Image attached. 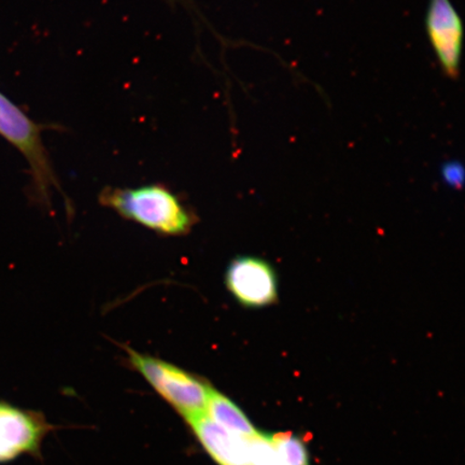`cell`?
I'll return each instance as SVG.
<instances>
[{
    "label": "cell",
    "mask_w": 465,
    "mask_h": 465,
    "mask_svg": "<svg viewBox=\"0 0 465 465\" xmlns=\"http://www.w3.org/2000/svg\"><path fill=\"white\" fill-rule=\"evenodd\" d=\"M100 202L120 216L162 235L188 234L196 223L190 209L163 184L106 188L102 191Z\"/></svg>",
    "instance_id": "obj_1"
},
{
    "label": "cell",
    "mask_w": 465,
    "mask_h": 465,
    "mask_svg": "<svg viewBox=\"0 0 465 465\" xmlns=\"http://www.w3.org/2000/svg\"><path fill=\"white\" fill-rule=\"evenodd\" d=\"M127 358L149 385L173 407L185 421L205 415L213 386L199 376L159 358L125 347Z\"/></svg>",
    "instance_id": "obj_2"
},
{
    "label": "cell",
    "mask_w": 465,
    "mask_h": 465,
    "mask_svg": "<svg viewBox=\"0 0 465 465\" xmlns=\"http://www.w3.org/2000/svg\"><path fill=\"white\" fill-rule=\"evenodd\" d=\"M42 133V125L29 118L0 92V136L25 156L31 170L37 199L43 203H49L52 190H61Z\"/></svg>",
    "instance_id": "obj_3"
},
{
    "label": "cell",
    "mask_w": 465,
    "mask_h": 465,
    "mask_svg": "<svg viewBox=\"0 0 465 465\" xmlns=\"http://www.w3.org/2000/svg\"><path fill=\"white\" fill-rule=\"evenodd\" d=\"M226 288L238 303L250 308L275 303L278 295L275 271L266 261L241 257L225 272Z\"/></svg>",
    "instance_id": "obj_4"
},
{
    "label": "cell",
    "mask_w": 465,
    "mask_h": 465,
    "mask_svg": "<svg viewBox=\"0 0 465 465\" xmlns=\"http://www.w3.org/2000/svg\"><path fill=\"white\" fill-rule=\"evenodd\" d=\"M427 32L441 69L450 79L460 71L463 25L450 0H430Z\"/></svg>",
    "instance_id": "obj_5"
},
{
    "label": "cell",
    "mask_w": 465,
    "mask_h": 465,
    "mask_svg": "<svg viewBox=\"0 0 465 465\" xmlns=\"http://www.w3.org/2000/svg\"><path fill=\"white\" fill-rule=\"evenodd\" d=\"M50 427L37 412L0 402V462L36 453Z\"/></svg>",
    "instance_id": "obj_6"
},
{
    "label": "cell",
    "mask_w": 465,
    "mask_h": 465,
    "mask_svg": "<svg viewBox=\"0 0 465 465\" xmlns=\"http://www.w3.org/2000/svg\"><path fill=\"white\" fill-rule=\"evenodd\" d=\"M187 422L203 450L219 465H249L248 436L230 432L206 415Z\"/></svg>",
    "instance_id": "obj_7"
},
{
    "label": "cell",
    "mask_w": 465,
    "mask_h": 465,
    "mask_svg": "<svg viewBox=\"0 0 465 465\" xmlns=\"http://www.w3.org/2000/svg\"><path fill=\"white\" fill-rule=\"evenodd\" d=\"M205 415L218 426L232 433L252 436L258 432L248 420L245 412L213 387L209 395Z\"/></svg>",
    "instance_id": "obj_8"
},
{
    "label": "cell",
    "mask_w": 465,
    "mask_h": 465,
    "mask_svg": "<svg viewBox=\"0 0 465 465\" xmlns=\"http://www.w3.org/2000/svg\"><path fill=\"white\" fill-rule=\"evenodd\" d=\"M271 439L284 465H310L303 441L292 433H277Z\"/></svg>",
    "instance_id": "obj_9"
},
{
    "label": "cell",
    "mask_w": 465,
    "mask_h": 465,
    "mask_svg": "<svg viewBox=\"0 0 465 465\" xmlns=\"http://www.w3.org/2000/svg\"><path fill=\"white\" fill-rule=\"evenodd\" d=\"M249 465H284L271 435L257 432L248 436Z\"/></svg>",
    "instance_id": "obj_10"
},
{
    "label": "cell",
    "mask_w": 465,
    "mask_h": 465,
    "mask_svg": "<svg viewBox=\"0 0 465 465\" xmlns=\"http://www.w3.org/2000/svg\"><path fill=\"white\" fill-rule=\"evenodd\" d=\"M443 177L452 187H460L463 183V167L456 162L447 163L443 167Z\"/></svg>",
    "instance_id": "obj_11"
}]
</instances>
